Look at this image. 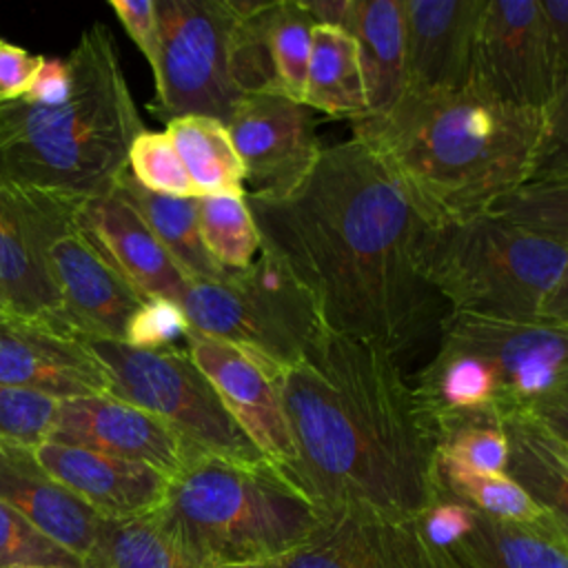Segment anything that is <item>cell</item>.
<instances>
[{"mask_svg":"<svg viewBox=\"0 0 568 568\" xmlns=\"http://www.w3.org/2000/svg\"><path fill=\"white\" fill-rule=\"evenodd\" d=\"M246 202L260 248L293 273L324 328L395 357L424 335L439 300L422 271L430 222L362 140L322 146L284 197Z\"/></svg>","mask_w":568,"mask_h":568,"instance_id":"1","label":"cell"},{"mask_svg":"<svg viewBox=\"0 0 568 568\" xmlns=\"http://www.w3.org/2000/svg\"><path fill=\"white\" fill-rule=\"evenodd\" d=\"M280 393L295 448L286 479L322 513L415 521L439 497L437 430L395 355L320 328Z\"/></svg>","mask_w":568,"mask_h":568,"instance_id":"2","label":"cell"},{"mask_svg":"<svg viewBox=\"0 0 568 568\" xmlns=\"http://www.w3.org/2000/svg\"><path fill=\"white\" fill-rule=\"evenodd\" d=\"M544 111L455 93H404L384 115L353 120L362 140L402 182L430 224L490 213L528 182Z\"/></svg>","mask_w":568,"mask_h":568,"instance_id":"3","label":"cell"},{"mask_svg":"<svg viewBox=\"0 0 568 568\" xmlns=\"http://www.w3.org/2000/svg\"><path fill=\"white\" fill-rule=\"evenodd\" d=\"M64 64L58 98L0 104V186L93 197L129 169L144 129L111 29L89 27Z\"/></svg>","mask_w":568,"mask_h":568,"instance_id":"4","label":"cell"},{"mask_svg":"<svg viewBox=\"0 0 568 568\" xmlns=\"http://www.w3.org/2000/svg\"><path fill=\"white\" fill-rule=\"evenodd\" d=\"M155 515L191 568L277 561L322 521V510L275 466L213 455L171 477Z\"/></svg>","mask_w":568,"mask_h":568,"instance_id":"5","label":"cell"},{"mask_svg":"<svg viewBox=\"0 0 568 568\" xmlns=\"http://www.w3.org/2000/svg\"><path fill=\"white\" fill-rule=\"evenodd\" d=\"M568 266V246L495 213L430 224L422 271L450 313L495 320H539Z\"/></svg>","mask_w":568,"mask_h":568,"instance_id":"6","label":"cell"},{"mask_svg":"<svg viewBox=\"0 0 568 568\" xmlns=\"http://www.w3.org/2000/svg\"><path fill=\"white\" fill-rule=\"evenodd\" d=\"M27 240L53 284L62 324L80 339L126 342L142 297L93 246L75 220L80 197L4 189Z\"/></svg>","mask_w":568,"mask_h":568,"instance_id":"7","label":"cell"},{"mask_svg":"<svg viewBox=\"0 0 568 568\" xmlns=\"http://www.w3.org/2000/svg\"><path fill=\"white\" fill-rule=\"evenodd\" d=\"M180 308L191 331L229 342L277 368L291 366L324 328L308 293L264 248L244 271L191 282Z\"/></svg>","mask_w":568,"mask_h":568,"instance_id":"8","label":"cell"},{"mask_svg":"<svg viewBox=\"0 0 568 568\" xmlns=\"http://www.w3.org/2000/svg\"><path fill=\"white\" fill-rule=\"evenodd\" d=\"M84 344L109 375V395L155 415L195 453L242 464L266 462L229 415L186 346L140 348L111 339Z\"/></svg>","mask_w":568,"mask_h":568,"instance_id":"9","label":"cell"},{"mask_svg":"<svg viewBox=\"0 0 568 568\" xmlns=\"http://www.w3.org/2000/svg\"><path fill=\"white\" fill-rule=\"evenodd\" d=\"M237 13L231 0H160L155 102L166 122L184 115L231 118L242 91L231 73Z\"/></svg>","mask_w":568,"mask_h":568,"instance_id":"10","label":"cell"},{"mask_svg":"<svg viewBox=\"0 0 568 568\" xmlns=\"http://www.w3.org/2000/svg\"><path fill=\"white\" fill-rule=\"evenodd\" d=\"M561 87L548 22L537 0H486L470 89L497 102L544 111Z\"/></svg>","mask_w":568,"mask_h":568,"instance_id":"11","label":"cell"},{"mask_svg":"<svg viewBox=\"0 0 568 568\" xmlns=\"http://www.w3.org/2000/svg\"><path fill=\"white\" fill-rule=\"evenodd\" d=\"M442 339L470 348L497 379V410L526 408L568 377V326L550 320H495L448 313Z\"/></svg>","mask_w":568,"mask_h":568,"instance_id":"12","label":"cell"},{"mask_svg":"<svg viewBox=\"0 0 568 568\" xmlns=\"http://www.w3.org/2000/svg\"><path fill=\"white\" fill-rule=\"evenodd\" d=\"M226 129L244 164V193L255 197L291 193L322 151L313 109L282 93H244Z\"/></svg>","mask_w":568,"mask_h":568,"instance_id":"13","label":"cell"},{"mask_svg":"<svg viewBox=\"0 0 568 568\" xmlns=\"http://www.w3.org/2000/svg\"><path fill=\"white\" fill-rule=\"evenodd\" d=\"M184 344L235 424L262 457L286 477L295 462V448L280 393L282 368L191 328Z\"/></svg>","mask_w":568,"mask_h":568,"instance_id":"14","label":"cell"},{"mask_svg":"<svg viewBox=\"0 0 568 568\" xmlns=\"http://www.w3.org/2000/svg\"><path fill=\"white\" fill-rule=\"evenodd\" d=\"M49 442L149 464L166 477L200 457L162 419L109 393L60 399Z\"/></svg>","mask_w":568,"mask_h":568,"instance_id":"15","label":"cell"},{"mask_svg":"<svg viewBox=\"0 0 568 568\" xmlns=\"http://www.w3.org/2000/svg\"><path fill=\"white\" fill-rule=\"evenodd\" d=\"M0 384L71 399L109 393V375L78 335L33 317L0 313Z\"/></svg>","mask_w":568,"mask_h":568,"instance_id":"16","label":"cell"},{"mask_svg":"<svg viewBox=\"0 0 568 568\" xmlns=\"http://www.w3.org/2000/svg\"><path fill=\"white\" fill-rule=\"evenodd\" d=\"M280 568H448L424 539L417 519L395 521L366 513H322L317 530Z\"/></svg>","mask_w":568,"mask_h":568,"instance_id":"17","label":"cell"},{"mask_svg":"<svg viewBox=\"0 0 568 568\" xmlns=\"http://www.w3.org/2000/svg\"><path fill=\"white\" fill-rule=\"evenodd\" d=\"M486 0H404L406 93L470 87L475 38Z\"/></svg>","mask_w":568,"mask_h":568,"instance_id":"18","label":"cell"},{"mask_svg":"<svg viewBox=\"0 0 568 568\" xmlns=\"http://www.w3.org/2000/svg\"><path fill=\"white\" fill-rule=\"evenodd\" d=\"M75 220L102 257L142 297L180 304L191 280L124 197L115 191L80 197Z\"/></svg>","mask_w":568,"mask_h":568,"instance_id":"19","label":"cell"},{"mask_svg":"<svg viewBox=\"0 0 568 568\" xmlns=\"http://www.w3.org/2000/svg\"><path fill=\"white\" fill-rule=\"evenodd\" d=\"M36 457L102 519H131L158 510L171 484V477L149 464L49 439L36 448Z\"/></svg>","mask_w":568,"mask_h":568,"instance_id":"20","label":"cell"},{"mask_svg":"<svg viewBox=\"0 0 568 568\" xmlns=\"http://www.w3.org/2000/svg\"><path fill=\"white\" fill-rule=\"evenodd\" d=\"M0 501L80 559L102 524L100 515L42 468L36 448L13 442H0Z\"/></svg>","mask_w":568,"mask_h":568,"instance_id":"21","label":"cell"},{"mask_svg":"<svg viewBox=\"0 0 568 568\" xmlns=\"http://www.w3.org/2000/svg\"><path fill=\"white\" fill-rule=\"evenodd\" d=\"M344 31L357 47L368 115L388 113L406 93L404 0H351Z\"/></svg>","mask_w":568,"mask_h":568,"instance_id":"22","label":"cell"},{"mask_svg":"<svg viewBox=\"0 0 568 568\" xmlns=\"http://www.w3.org/2000/svg\"><path fill=\"white\" fill-rule=\"evenodd\" d=\"M448 568H568V539L548 524L504 521L475 513L444 550Z\"/></svg>","mask_w":568,"mask_h":568,"instance_id":"23","label":"cell"},{"mask_svg":"<svg viewBox=\"0 0 568 568\" xmlns=\"http://www.w3.org/2000/svg\"><path fill=\"white\" fill-rule=\"evenodd\" d=\"M501 426L508 442L506 475L568 539V446L524 408L501 413Z\"/></svg>","mask_w":568,"mask_h":568,"instance_id":"24","label":"cell"},{"mask_svg":"<svg viewBox=\"0 0 568 568\" xmlns=\"http://www.w3.org/2000/svg\"><path fill=\"white\" fill-rule=\"evenodd\" d=\"M113 191L124 197L155 233L180 271L191 280H220L224 271L206 251L197 224V197H173L146 191L126 169Z\"/></svg>","mask_w":568,"mask_h":568,"instance_id":"25","label":"cell"},{"mask_svg":"<svg viewBox=\"0 0 568 568\" xmlns=\"http://www.w3.org/2000/svg\"><path fill=\"white\" fill-rule=\"evenodd\" d=\"M413 388L433 424L450 415L497 408V379L488 362L446 339Z\"/></svg>","mask_w":568,"mask_h":568,"instance_id":"26","label":"cell"},{"mask_svg":"<svg viewBox=\"0 0 568 568\" xmlns=\"http://www.w3.org/2000/svg\"><path fill=\"white\" fill-rule=\"evenodd\" d=\"M302 102L313 111L351 118V122L368 115L362 67L351 33L315 27Z\"/></svg>","mask_w":568,"mask_h":568,"instance_id":"27","label":"cell"},{"mask_svg":"<svg viewBox=\"0 0 568 568\" xmlns=\"http://www.w3.org/2000/svg\"><path fill=\"white\" fill-rule=\"evenodd\" d=\"M0 308L2 313L51 322L64 331L60 300L9 200L0 191ZM71 333V331H69Z\"/></svg>","mask_w":568,"mask_h":568,"instance_id":"28","label":"cell"},{"mask_svg":"<svg viewBox=\"0 0 568 568\" xmlns=\"http://www.w3.org/2000/svg\"><path fill=\"white\" fill-rule=\"evenodd\" d=\"M171 138L195 191L211 195L220 191H244V164L222 120L184 115L166 122Z\"/></svg>","mask_w":568,"mask_h":568,"instance_id":"29","label":"cell"},{"mask_svg":"<svg viewBox=\"0 0 568 568\" xmlns=\"http://www.w3.org/2000/svg\"><path fill=\"white\" fill-rule=\"evenodd\" d=\"M82 568H191L155 510L131 519H102Z\"/></svg>","mask_w":568,"mask_h":568,"instance_id":"30","label":"cell"},{"mask_svg":"<svg viewBox=\"0 0 568 568\" xmlns=\"http://www.w3.org/2000/svg\"><path fill=\"white\" fill-rule=\"evenodd\" d=\"M435 477L439 493L459 499L479 515L504 521L550 526L541 508L506 473H477L437 455Z\"/></svg>","mask_w":568,"mask_h":568,"instance_id":"31","label":"cell"},{"mask_svg":"<svg viewBox=\"0 0 568 568\" xmlns=\"http://www.w3.org/2000/svg\"><path fill=\"white\" fill-rule=\"evenodd\" d=\"M197 224L209 255L224 271H244L257 257L260 233L244 191L200 195Z\"/></svg>","mask_w":568,"mask_h":568,"instance_id":"32","label":"cell"},{"mask_svg":"<svg viewBox=\"0 0 568 568\" xmlns=\"http://www.w3.org/2000/svg\"><path fill=\"white\" fill-rule=\"evenodd\" d=\"M435 430L439 457L477 473H506L508 442L497 408L442 417Z\"/></svg>","mask_w":568,"mask_h":568,"instance_id":"33","label":"cell"},{"mask_svg":"<svg viewBox=\"0 0 568 568\" xmlns=\"http://www.w3.org/2000/svg\"><path fill=\"white\" fill-rule=\"evenodd\" d=\"M315 20L304 2H271L266 13V40L280 93L302 102L306 67L313 47Z\"/></svg>","mask_w":568,"mask_h":568,"instance_id":"34","label":"cell"},{"mask_svg":"<svg viewBox=\"0 0 568 568\" xmlns=\"http://www.w3.org/2000/svg\"><path fill=\"white\" fill-rule=\"evenodd\" d=\"M490 213L568 246V180H528Z\"/></svg>","mask_w":568,"mask_h":568,"instance_id":"35","label":"cell"},{"mask_svg":"<svg viewBox=\"0 0 568 568\" xmlns=\"http://www.w3.org/2000/svg\"><path fill=\"white\" fill-rule=\"evenodd\" d=\"M131 175L151 193L197 197V191L166 131H142L129 151Z\"/></svg>","mask_w":568,"mask_h":568,"instance_id":"36","label":"cell"},{"mask_svg":"<svg viewBox=\"0 0 568 568\" xmlns=\"http://www.w3.org/2000/svg\"><path fill=\"white\" fill-rule=\"evenodd\" d=\"M82 568V559L0 501V568Z\"/></svg>","mask_w":568,"mask_h":568,"instance_id":"37","label":"cell"},{"mask_svg":"<svg viewBox=\"0 0 568 568\" xmlns=\"http://www.w3.org/2000/svg\"><path fill=\"white\" fill-rule=\"evenodd\" d=\"M58 399L0 384V442L38 448L51 435Z\"/></svg>","mask_w":568,"mask_h":568,"instance_id":"38","label":"cell"},{"mask_svg":"<svg viewBox=\"0 0 568 568\" xmlns=\"http://www.w3.org/2000/svg\"><path fill=\"white\" fill-rule=\"evenodd\" d=\"M528 180H568V78L544 109V126Z\"/></svg>","mask_w":568,"mask_h":568,"instance_id":"39","label":"cell"},{"mask_svg":"<svg viewBox=\"0 0 568 568\" xmlns=\"http://www.w3.org/2000/svg\"><path fill=\"white\" fill-rule=\"evenodd\" d=\"M189 324L180 304L166 300H146V304L133 320L129 339L124 344L140 348L175 346V342L184 339Z\"/></svg>","mask_w":568,"mask_h":568,"instance_id":"40","label":"cell"},{"mask_svg":"<svg viewBox=\"0 0 568 568\" xmlns=\"http://www.w3.org/2000/svg\"><path fill=\"white\" fill-rule=\"evenodd\" d=\"M109 7L155 71L160 55V22L155 0H111Z\"/></svg>","mask_w":568,"mask_h":568,"instance_id":"41","label":"cell"},{"mask_svg":"<svg viewBox=\"0 0 568 568\" xmlns=\"http://www.w3.org/2000/svg\"><path fill=\"white\" fill-rule=\"evenodd\" d=\"M42 62L44 55H33L22 47L0 40V104L24 98Z\"/></svg>","mask_w":568,"mask_h":568,"instance_id":"42","label":"cell"},{"mask_svg":"<svg viewBox=\"0 0 568 568\" xmlns=\"http://www.w3.org/2000/svg\"><path fill=\"white\" fill-rule=\"evenodd\" d=\"M541 9L548 22L552 51L564 84V80L568 78V0H544Z\"/></svg>","mask_w":568,"mask_h":568,"instance_id":"43","label":"cell"},{"mask_svg":"<svg viewBox=\"0 0 568 568\" xmlns=\"http://www.w3.org/2000/svg\"><path fill=\"white\" fill-rule=\"evenodd\" d=\"M524 410H528L546 430H550L559 442L568 446V395H544L528 404Z\"/></svg>","mask_w":568,"mask_h":568,"instance_id":"44","label":"cell"},{"mask_svg":"<svg viewBox=\"0 0 568 568\" xmlns=\"http://www.w3.org/2000/svg\"><path fill=\"white\" fill-rule=\"evenodd\" d=\"M304 4L308 9V13L313 16L315 24L335 27V29L344 31L351 0H315V2H304Z\"/></svg>","mask_w":568,"mask_h":568,"instance_id":"45","label":"cell"},{"mask_svg":"<svg viewBox=\"0 0 568 568\" xmlns=\"http://www.w3.org/2000/svg\"><path fill=\"white\" fill-rule=\"evenodd\" d=\"M541 317L568 326V266L561 273L555 288L550 291V295L541 308Z\"/></svg>","mask_w":568,"mask_h":568,"instance_id":"46","label":"cell"},{"mask_svg":"<svg viewBox=\"0 0 568 568\" xmlns=\"http://www.w3.org/2000/svg\"><path fill=\"white\" fill-rule=\"evenodd\" d=\"M224 568H280L277 561H262V564H237V566H224Z\"/></svg>","mask_w":568,"mask_h":568,"instance_id":"47","label":"cell"},{"mask_svg":"<svg viewBox=\"0 0 568 568\" xmlns=\"http://www.w3.org/2000/svg\"><path fill=\"white\" fill-rule=\"evenodd\" d=\"M555 393H561V395H568V377H566V382L559 386V390H555Z\"/></svg>","mask_w":568,"mask_h":568,"instance_id":"48","label":"cell"},{"mask_svg":"<svg viewBox=\"0 0 568 568\" xmlns=\"http://www.w3.org/2000/svg\"><path fill=\"white\" fill-rule=\"evenodd\" d=\"M24 568H51V566H24Z\"/></svg>","mask_w":568,"mask_h":568,"instance_id":"49","label":"cell"},{"mask_svg":"<svg viewBox=\"0 0 568 568\" xmlns=\"http://www.w3.org/2000/svg\"><path fill=\"white\" fill-rule=\"evenodd\" d=\"M0 313H2V308H0Z\"/></svg>","mask_w":568,"mask_h":568,"instance_id":"50","label":"cell"}]
</instances>
